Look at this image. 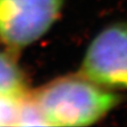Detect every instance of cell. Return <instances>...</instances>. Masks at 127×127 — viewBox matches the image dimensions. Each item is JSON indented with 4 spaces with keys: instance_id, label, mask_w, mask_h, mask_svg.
<instances>
[{
    "instance_id": "cell-1",
    "label": "cell",
    "mask_w": 127,
    "mask_h": 127,
    "mask_svg": "<svg viewBox=\"0 0 127 127\" xmlns=\"http://www.w3.org/2000/svg\"><path fill=\"white\" fill-rule=\"evenodd\" d=\"M48 126H88L114 109L119 95L81 74L56 78L32 94Z\"/></svg>"
},
{
    "instance_id": "cell-2",
    "label": "cell",
    "mask_w": 127,
    "mask_h": 127,
    "mask_svg": "<svg viewBox=\"0 0 127 127\" xmlns=\"http://www.w3.org/2000/svg\"><path fill=\"white\" fill-rule=\"evenodd\" d=\"M64 0H0V42L11 49L33 44L48 32Z\"/></svg>"
},
{
    "instance_id": "cell-3",
    "label": "cell",
    "mask_w": 127,
    "mask_h": 127,
    "mask_svg": "<svg viewBox=\"0 0 127 127\" xmlns=\"http://www.w3.org/2000/svg\"><path fill=\"white\" fill-rule=\"evenodd\" d=\"M80 74L106 88L127 89V24L115 22L89 44Z\"/></svg>"
},
{
    "instance_id": "cell-4",
    "label": "cell",
    "mask_w": 127,
    "mask_h": 127,
    "mask_svg": "<svg viewBox=\"0 0 127 127\" xmlns=\"http://www.w3.org/2000/svg\"><path fill=\"white\" fill-rule=\"evenodd\" d=\"M0 92L22 94L27 92L24 74L12 55L0 53Z\"/></svg>"
},
{
    "instance_id": "cell-5",
    "label": "cell",
    "mask_w": 127,
    "mask_h": 127,
    "mask_svg": "<svg viewBox=\"0 0 127 127\" xmlns=\"http://www.w3.org/2000/svg\"><path fill=\"white\" fill-rule=\"evenodd\" d=\"M26 93L12 94L0 92V126H18Z\"/></svg>"
}]
</instances>
